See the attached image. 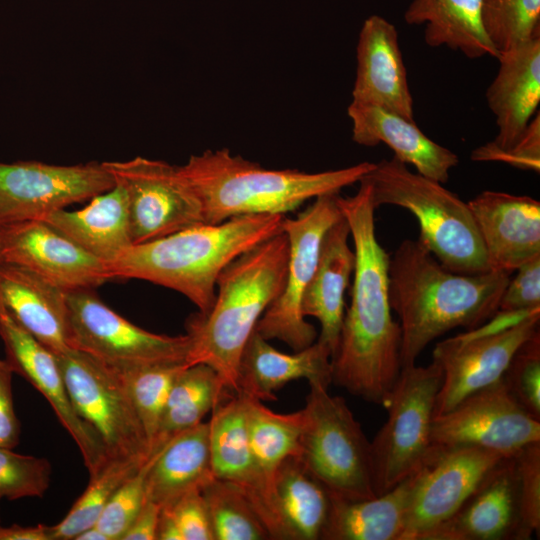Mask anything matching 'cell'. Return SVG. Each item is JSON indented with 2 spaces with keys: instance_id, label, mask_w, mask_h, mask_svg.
I'll return each instance as SVG.
<instances>
[{
  "instance_id": "1",
  "label": "cell",
  "mask_w": 540,
  "mask_h": 540,
  "mask_svg": "<svg viewBox=\"0 0 540 540\" xmlns=\"http://www.w3.org/2000/svg\"><path fill=\"white\" fill-rule=\"evenodd\" d=\"M359 183L354 195H338L356 261L350 307L331 359L332 383L367 402L384 406L402 369L401 329L391 313L389 255L376 237L371 188L364 179Z\"/></svg>"
},
{
  "instance_id": "2",
  "label": "cell",
  "mask_w": 540,
  "mask_h": 540,
  "mask_svg": "<svg viewBox=\"0 0 540 540\" xmlns=\"http://www.w3.org/2000/svg\"><path fill=\"white\" fill-rule=\"evenodd\" d=\"M511 277L505 271L456 273L419 240L402 241L388 261V296L401 329V366L415 364L435 339L475 329L497 312Z\"/></svg>"
},
{
  "instance_id": "3",
  "label": "cell",
  "mask_w": 540,
  "mask_h": 540,
  "mask_svg": "<svg viewBox=\"0 0 540 540\" xmlns=\"http://www.w3.org/2000/svg\"><path fill=\"white\" fill-rule=\"evenodd\" d=\"M288 258L289 243L282 231L224 268L211 310L197 313L187 322V366H210L223 386L236 394L242 351L258 321L284 288Z\"/></svg>"
},
{
  "instance_id": "4",
  "label": "cell",
  "mask_w": 540,
  "mask_h": 540,
  "mask_svg": "<svg viewBox=\"0 0 540 540\" xmlns=\"http://www.w3.org/2000/svg\"><path fill=\"white\" fill-rule=\"evenodd\" d=\"M285 215L232 217L202 223L163 238L131 245L109 264L113 278H133L175 290L207 314L215 301L217 280L238 256L281 233Z\"/></svg>"
},
{
  "instance_id": "5",
  "label": "cell",
  "mask_w": 540,
  "mask_h": 540,
  "mask_svg": "<svg viewBox=\"0 0 540 540\" xmlns=\"http://www.w3.org/2000/svg\"><path fill=\"white\" fill-rule=\"evenodd\" d=\"M374 164L308 173L267 169L218 149L192 155L179 169L200 200L204 222L217 224L242 215H285L310 199L358 183Z\"/></svg>"
},
{
  "instance_id": "6",
  "label": "cell",
  "mask_w": 540,
  "mask_h": 540,
  "mask_svg": "<svg viewBox=\"0 0 540 540\" xmlns=\"http://www.w3.org/2000/svg\"><path fill=\"white\" fill-rule=\"evenodd\" d=\"M362 179L375 208L398 206L416 217L418 239L446 268L468 275L491 271L468 203L442 183L412 172L394 156L375 163Z\"/></svg>"
},
{
  "instance_id": "7",
  "label": "cell",
  "mask_w": 540,
  "mask_h": 540,
  "mask_svg": "<svg viewBox=\"0 0 540 540\" xmlns=\"http://www.w3.org/2000/svg\"><path fill=\"white\" fill-rule=\"evenodd\" d=\"M296 456L328 492L347 500L376 496L371 443L344 398L309 382Z\"/></svg>"
},
{
  "instance_id": "8",
  "label": "cell",
  "mask_w": 540,
  "mask_h": 540,
  "mask_svg": "<svg viewBox=\"0 0 540 540\" xmlns=\"http://www.w3.org/2000/svg\"><path fill=\"white\" fill-rule=\"evenodd\" d=\"M442 370L435 362L405 366L384 408L388 417L371 443L376 496L419 470L431 456V426Z\"/></svg>"
},
{
  "instance_id": "9",
  "label": "cell",
  "mask_w": 540,
  "mask_h": 540,
  "mask_svg": "<svg viewBox=\"0 0 540 540\" xmlns=\"http://www.w3.org/2000/svg\"><path fill=\"white\" fill-rule=\"evenodd\" d=\"M72 405L100 437L109 458H148L143 425L114 367L77 349L55 353Z\"/></svg>"
},
{
  "instance_id": "10",
  "label": "cell",
  "mask_w": 540,
  "mask_h": 540,
  "mask_svg": "<svg viewBox=\"0 0 540 540\" xmlns=\"http://www.w3.org/2000/svg\"><path fill=\"white\" fill-rule=\"evenodd\" d=\"M67 337L70 348L122 368L140 364L185 363L190 337L146 331L108 307L93 289L67 291Z\"/></svg>"
},
{
  "instance_id": "11",
  "label": "cell",
  "mask_w": 540,
  "mask_h": 540,
  "mask_svg": "<svg viewBox=\"0 0 540 540\" xmlns=\"http://www.w3.org/2000/svg\"><path fill=\"white\" fill-rule=\"evenodd\" d=\"M339 193L318 196L295 218L284 217L282 230L289 243L284 288L258 321L255 330L266 340L278 339L294 351L313 344L316 329L305 320L301 301L314 273L322 238L340 218Z\"/></svg>"
},
{
  "instance_id": "12",
  "label": "cell",
  "mask_w": 540,
  "mask_h": 540,
  "mask_svg": "<svg viewBox=\"0 0 540 540\" xmlns=\"http://www.w3.org/2000/svg\"><path fill=\"white\" fill-rule=\"evenodd\" d=\"M103 163L126 193L132 245L205 223L200 200L179 166L144 157Z\"/></svg>"
},
{
  "instance_id": "13",
  "label": "cell",
  "mask_w": 540,
  "mask_h": 540,
  "mask_svg": "<svg viewBox=\"0 0 540 540\" xmlns=\"http://www.w3.org/2000/svg\"><path fill=\"white\" fill-rule=\"evenodd\" d=\"M430 440L436 452L480 448L512 456L540 441V420L520 406L501 379L435 416Z\"/></svg>"
},
{
  "instance_id": "14",
  "label": "cell",
  "mask_w": 540,
  "mask_h": 540,
  "mask_svg": "<svg viewBox=\"0 0 540 540\" xmlns=\"http://www.w3.org/2000/svg\"><path fill=\"white\" fill-rule=\"evenodd\" d=\"M115 182L104 163L53 165L38 161L0 163V225L40 220L90 200Z\"/></svg>"
},
{
  "instance_id": "15",
  "label": "cell",
  "mask_w": 540,
  "mask_h": 540,
  "mask_svg": "<svg viewBox=\"0 0 540 540\" xmlns=\"http://www.w3.org/2000/svg\"><path fill=\"white\" fill-rule=\"evenodd\" d=\"M539 318L537 310L499 331L471 329L437 343L432 360L440 366L443 376L434 417L501 380L519 347L539 331Z\"/></svg>"
},
{
  "instance_id": "16",
  "label": "cell",
  "mask_w": 540,
  "mask_h": 540,
  "mask_svg": "<svg viewBox=\"0 0 540 540\" xmlns=\"http://www.w3.org/2000/svg\"><path fill=\"white\" fill-rule=\"evenodd\" d=\"M0 263L27 269L66 291L114 279L106 262L43 220L0 225Z\"/></svg>"
},
{
  "instance_id": "17",
  "label": "cell",
  "mask_w": 540,
  "mask_h": 540,
  "mask_svg": "<svg viewBox=\"0 0 540 540\" xmlns=\"http://www.w3.org/2000/svg\"><path fill=\"white\" fill-rule=\"evenodd\" d=\"M504 457L480 448L431 451L420 470L401 540H424L462 506L485 475Z\"/></svg>"
},
{
  "instance_id": "18",
  "label": "cell",
  "mask_w": 540,
  "mask_h": 540,
  "mask_svg": "<svg viewBox=\"0 0 540 540\" xmlns=\"http://www.w3.org/2000/svg\"><path fill=\"white\" fill-rule=\"evenodd\" d=\"M0 338L14 373L26 379L48 401L59 422L77 444L89 475L110 459L97 433L75 411L55 353L26 331L0 304Z\"/></svg>"
},
{
  "instance_id": "19",
  "label": "cell",
  "mask_w": 540,
  "mask_h": 540,
  "mask_svg": "<svg viewBox=\"0 0 540 540\" xmlns=\"http://www.w3.org/2000/svg\"><path fill=\"white\" fill-rule=\"evenodd\" d=\"M208 424L213 476L230 483L247 498L272 539L289 540L274 493L250 449L244 396L232 394L221 401Z\"/></svg>"
},
{
  "instance_id": "20",
  "label": "cell",
  "mask_w": 540,
  "mask_h": 540,
  "mask_svg": "<svg viewBox=\"0 0 540 540\" xmlns=\"http://www.w3.org/2000/svg\"><path fill=\"white\" fill-rule=\"evenodd\" d=\"M491 271L513 273L540 256V202L486 190L467 202Z\"/></svg>"
},
{
  "instance_id": "21",
  "label": "cell",
  "mask_w": 540,
  "mask_h": 540,
  "mask_svg": "<svg viewBox=\"0 0 540 540\" xmlns=\"http://www.w3.org/2000/svg\"><path fill=\"white\" fill-rule=\"evenodd\" d=\"M424 540H523L514 455L502 458Z\"/></svg>"
},
{
  "instance_id": "22",
  "label": "cell",
  "mask_w": 540,
  "mask_h": 540,
  "mask_svg": "<svg viewBox=\"0 0 540 540\" xmlns=\"http://www.w3.org/2000/svg\"><path fill=\"white\" fill-rule=\"evenodd\" d=\"M356 60L352 101L414 120L413 97L395 25L379 15L366 18L359 32Z\"/></svg>"
},
{
  "instance_id": "23",
  "label": "cell",
  "mask_w": 540,
  "mask_h": 540,
  "mask_svg": "<svg viewBox=\"0 0 540 540\" xmlns=\"http://www.w3.org/2000/svg\"><path fill=\"white\" fill-rule=\"evenodd\" d=\"M499 69L486 90L487 104L495 116L498 134L482 147L502 151L523 135L540 103V37L497 58Z\"/></svg>"
},
{
  "instance_id": "24",
  "label": "cell",
  "mask_w": 540,
  "mask_h": 540,
  "mask_svg": "<svg viewBox=\"0 0 540 540\" xmlns=\"http://www.w3.org/2000/svg\"><path fill=\"white\" fill-rule=\"evenodd\" d=\"M352 140L362 146H388L394 157L416 172L442 184L459 163L450 149L426 136L414 120L376 105L351 101L347 108Z\"/></svg>"
},
{
  "instance_id": "25",
  "label": "cell",
  "mask_w": 540,
  "mask_h": 540,
  "mask_svg": "<svg viewBox=\"0 0 540 540\" xmlns=\"http://www.w3.org/2000/svg\"><path fill=\"white\" fill-rule=\"evenodd\" d=\"M350 228L342 216L324 234L318 261L302 301L303 316L316 318L321 326L317 341L334 356L345 315V292L355 268V252L349 245Z\"/></svg>"
},
{
  "instance_id": "26",
  "label": "cell",
  "mask_w": 540,
  "mask_h": 540,
  "mask_svg": "<svg viewBox=\"0 0 540 540\" xmlns=\"http://www.w3.org/2000/svg\"><path fill=\"white\" fill-rule=\"evenodd\" d=\"M297 379L329 386L332 383L329 350L315 341L302 350L284 353L254 330L240 357L236 394L261 402L276 401L275 391Z\"/></svg>"
},
{
  "instance_id": "27",
  "label": "cell",
  "mask_w": 540,
  "mask_h": 540,
  "mask_svg": "<svg viewBox=\"0 0 540 540\" xmlns=\"http://www.w3.org/2000/svg\"><path fill=\"white\" fill-rule=\"evenodd\" d=\"M67 291L22 267L0 263V304L54 353L67 348Z\"/></svg>"
},
{
  "instance_id": "28",
  "label": "cell",
  "mask_w": 540,
  "mask_h": 540,
  "mask_svg": "<svg viewBox=\"0 0 540 540\" xmlns=\"http://www.w3.org/2000/svg\"><path fill=\"white\" fill-rule=\"evenodd\" d=\"M213 478L209 424L201 422L157 445L146 476L145 500L163 508Z\"/></svg>"
},
{
  "instance_id": "29",
  "label": "cell",
  "mask_w": 540,
  "mask_h": 540,
  "mask_svg": "<svg viewBox=\"0 0 540 540\" xmlns=\"http://www.w3.org/2000/svg\"><path fill=\"white\" fill-rule=\"evenodd\" d=\"M89 201L79 210H57L40 220L109 265L132 245L127 196L115 184Z\"/></svg>"
},
{
  "instance_id": "30",
  "label": "cell",
  "mask_w": 540,
  "mask_h": 540,
  "mask_svg": "<svg viewBox=\"0 0 540 540\" xmlns=\"http://www.w3.org/2000/svg\"><path fill=\"white\" fill-rule=\"evenodd\" d=\"M421 468L372 498L347 500L330 494L321 540H401Z\"/></svg>"
},
{
  "instance_id": "31",
  "label": "cell",
  "mask_w": 540,
  "mask_h": 540,
  "mask_svg": "<svg viewBox=\"0 0 540 540\" xmlns=\"http://www.w3.org/2000/svg\"><path fill=\"white\" fill-rule=\"evenodd\" d=\"M482 0H412L404 13L407 24H425L430 47L446 46L470 59L499 54L482 24Z\"/></svg>"
},
{
  "instance_id": "32",
  "label": "cell",
  "mask_w": 540,
  "mask_h": 540,
  "mask_svg": "<svg viewBox=\"0 0 540 540\" xmlns=\"http://www.w3.org/2000/svg\"><path fill=\"white\" fill-rule=\"evenodd\" d=\"M274 495L289 540H321L330 493L296 456L288 457L278 468Z\"/></svg>"
},
{
  "instance_id": "33",
  "label": "cell",
  "mask_w": 540,
  "mask_h": 540,
  "mask_svg": "<svg viewBox=\"0 0 540 540\" xmlns=\"http://www.w3.org/2000/svg\"><path fill=\"white\" fill-rule=\"evenodd\" d=\"M231 393L206 364L184 367L176 376L161 417L155 445L201 422Z\"/></svg>"
},
{
  "instance_id": "34",
  "label": "cell",
  "mask_w": 540,
  "mask_h": 540,
  "mask_svg": "<svg viewBox=\"0 0 540 540\" xmlns=\"http://www.w3.org/2000/svg\"><path fill=\"white\" fill-rule=\"evenodd\" d=\"M244 398L250 449L266 484L274 493L278 468L288 457L298 455L302 411L276 413L257 399Z\"/></svg>"
},
{
  "instance_id": "35",
  "label": "cell",
  "mask_w": 540,
  "mask_h": 540,
  "mask_svg": "<svg viewBox=\"0 0 540 540\" xmlns=\"http://www.w3.org/2000/svg\"><path fill=\"white\" fill-rule=\"evenodd\" d=\"M148 458H110L98 472L90 476L87 488L66 516L50 526L51 540H74L79 533L94 526L115 491Z\"/></svg>"
},
{
  "instance_id": "36",
  "label": "cell",
  "mask_w": 540,
  "mask_h": 540,
  "mask_svg": "<svg viewBox=\"0 0 540 540\" xmlns=\"http://www.w3.org/2000/svg\"><path fill=\"white\" fill-rule=\"evenodd\" d=\"M187 365L163 362L115 368L129 395L153 450L168 395L177 374Z\"/></svg>"
},
{
  "instance_id": "37",
  "label": "cell",
  "mask_w": 540,
  "mask_h": 540,
  "mask_svg": "<svg viewBox=\"0 0 540 540\" xmlns=\"http://www.w3.org/2000/svg\"><path fill=\"white\" fill-rule=\"evenodd\" d=\"M201 492L215 540L272 539L250 502L230 483L214 477Z\"/></svg>"
},
{
  "instance_id": "38",
  "label": "cell",
  "mask_w": 540,
  "mask_h": 540,
  "mask_svg": "<svg viewBox=\"0 0 540 540\" xmlns=\"http://www.w3.org/2000/svg\"><path fill=\"white\" fill-rule=\"evenodd\" d=\"M481 16L499 55L540 37V0H482Z\"/></svg>"
},
{
  "instance_id": "39",
  "label": "cell",
  "mask_w": 540,
  "mask_h": 540,
  "mask_svg": "<svg viewBox=\"0 0 540 540\" xmlns=\"http://www.w3.org/2000/svg\"><path fill=\"white\" fill-rule=\"evenodd\" d=\"M52 467L46 458L21 455L0 447V499L43 497L49 488Z\"/></svg>"
},
{
  "instance_id": "40",
  "label": "cell",
  "mask_w": 540,
  "mask_h": 540,
  "mask_svg": "<svg viewBox=\"0 0 540 540\" xmlns=\"http://www.w3.org/2000/svg\"><path fill=\"white\" fill-rule=\"evenodd\" d=\"M157 540H215L201 489L161 508Z\"/></svg>"
},
{
  "instance_id": "41",
  "label": "cell",
  "mask_w": 540,
  "mask_h": 540,
  "mask_svg": "<svg viewBox=\"0 0 540 540\" xmlns=\"http://www.w3.org/2000/svg\"><path fill=\"white\" fill-rule=\"evenodd\" d=\"M155 449L142 466L119 486L95 524L108 540H121L142 508L145 502L146 476Z\"/></svg>"
},
{
  "instance_id": "42",
  "label": "cell",
  "mask_w": 540,
  "mask_h": 540,
  "mask_svg": "<svg viewBox=\"0 0 540 540\" xmlns=\"http://www.w3.org/2000/svg\"><path fill=\"white\" fill-rule=\"evenodd\" d=\"M502 379L520 406L540 420L539 331L519 347Z\"/></svg>"
},
{
  "instance_id": "43",
  "label": "cell",
  "mask_w": 540,
  "mask_h": 540,
  "mask_svg": "<svg viewBox=\"0 0 540 540\" xmlns=\"http://www.w3.org/2000/svg\"><path fill=\"white\" fill-rule=\"evenodd\" d=\"M514 458L521 531L527 540L540 530V441L524 446Z\"/></svg>"
},
{
  "instance_id": "44",
  "label": "cell",
  "mask_w": 540,
  "mask_h": 540,
  "mask_svg": "<svg viewBox=\"0 0 540 540\" xmlns=\"http://www.w3.org/2000/svg\"><path fill=\"white\" fill-rule=\"evenodd\" d=\"M473 161H497L513 167L540 171V115L537 112L529 122L521 138L509 149L502 151L486 150L482 146L471 152Z\"/></svg>"
},
{
  "instance_id": "45",
  "label": "cell",
  "mask_w": 540,
  "mask_h": 540,
  "mask_svg": "<svg viewBox=\"0 0 540 540\" xmlns=\"http://www.w3.org/2000/svg\"><path fill=\"white\" fill-rule=\"evenodd\" d=\"M501 296L498 312L540 310V256L522 264Z\"/></svg>"
},
{
  "instance_id": "46",
  "label": "cell",
  "mask_w": 540,
  "mask_h": 540,
  "mask_svg": "<svg viewBox=\"0 0 540 540\" xmlns=\"http://www.w3.org/2000/svg\"><path fill=\"white\" fill-rule=\"evenodd\" d=\"M13 374L7 360L0 358V447L9 449L18 445L21 433L13 403Z\"/></svg>"
},
{
  "instance_id": "47",
  "label": "cell",
  "mask_w": 540,
  "mask_h": 540,
  "mask_svg": "<svg viewBox=\"0 0 540 540\" xmlns=\"http://www.w3.org/2000/svg\"><path fill=\"white\" fill-rule=\"evenodd\" d=\"M161 507L145 500L121 540H157Z\"/></svg>"
},
{
  "instance_id": "48",
  "label": "cell",
  "mask_w": 540,
  "mask_h": 540,
  "mask_svg": "<svg viewBox=\"0 0 540 540\" xmlns=\"http://www.w3.org/2000/svg\"><path fill=\"white\" fill-rule=\"evenodd\" d=\"M0 540H51L50 526H0Z\"/></svg>"
},
{
  "instance_id": "49",
  "label": "cell",
  "mask_w": 540,
  "mask_h": 540,
  "mask_svg": "<svg viewBox=\"0 0 540 540\" xmlns=\"http://www.w3.org/2000/svg\"><path fill=\"white\" fill-rule=\"evenodd\" d=\"M74 540H108L106 535L96 526L89 527L79 533Z\"/></svg>"
}]
</instances>
